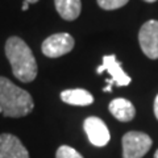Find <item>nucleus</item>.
Returning <instances> with one entry per match:
<instances>
[{"label":"nucleus","mask_w":158,"mask_h":158,"mask_svg":"<svg viewBox=\"0 0 158 158\" xmlns=\"http://www.w3.org/2000/svg\"><path fill=\"white\" fill-rule=\"evenodd\" d=\"M154 158H158V150L156 152V154H154Z\"/></svg>","instance_id":"18"},{"label":"nucleus","mask_w":158,"mask_h":158,"mask_svg":"<svg viewBox=\"0 0 158 158\" xmlns=\"http://www.w3.org/2000/svg\"><path fill=\"white\" fill-rule=\"evenodd\" d=\"M129 0H98V4L102 9L106 11H113V9H118L124 7Z\"/></svg>","instance_id":"13"},{"label":"nucleus","mask_w":158,"mask_h":158,"mask_svg":"<svg viewBox=\"0 0 158 158\" xmlns=\"http://www.w3.org/2000/svg\"><path fill=\"white\" fill-rule=\"evenodd\" d=\"M85 132L88 137L90 142L94 146H106L110 141V131L106 125V123L99 117L91 116L85 120Z\"/></svg>","instance_id":"7"},{"label":"nucleus","mask_w":158,"mask_h":158,"mask_svg":"<svg viewBox=\"0 0 158 158\" xmlns=\"http://www.w3.org/2000/svg\"><path fill=\"white\" fill-rule=\"evenodd\" d=\"M0 158H31L27 148L16 136L0 135Z\"/></svg>","instance_id":"8"},{"label":"nucleus","mask_w":158,"mask_h":158,"mask_svg":"<svg viewBox=\"0 0 158 158\" xmlns=\"http://www.w3.org/2000/svg\"><path fill=\"white\" fill-rule=\"evenodd\" d=\"M24 2H28L29 4H33V3H37L38 0H24Z\"/></svg>","instance_id":"16"},{"label":"nucleus","mask_w":158,"mask_h":158,"mask_svg":"<svg viewBox=\"0 0 158 158\" xmlns=\"http://www.w3.org/2000/svg\"><path fill=\"white\" fill-rule=\"evenodd\" d=\"M141 50L150 59L158 58V21L149 20L141 27L138 33Z\"/></svg>","instance_id":"6"},{"label":"nucleus","mask_w":158,"mask_h":158,"mask_svg":"<svg viewBox=\"0 0 158 158\" xmlns=\"http://www.w3.org/2000/svg\"><path fill=\"white\" fill-rule=\"evenodd\" d=\"M98 74H102L103 71H107L111 75V79L107 81V86L104 87V91H111L112 86L123 87L128 86L131 83V77L127 75V73L123 70L121 63L117 61L116 56H104L103 57V63L96 69Z\"/></svg>","instance_id":"4"},{"label":"nucleus","mask_w":158,"mask_h":158,"mask_svg":"<svg viewBox=\"0 0 158 158\" xmlns=\"http://www.w3.org/2000/svg\"><path fill=\"white\" fill-rule=\"evenodd\" d=\"M154 115L158 118V95L156 96V100H154Z\"/></svg>","instance_id":"14"},{"label":"nucleus","mask_w":158,"mask_h":158,"mask_svg":"<svg viewBox=\"0 0 158 158\" xmlns=\"http://www.w3.org/2000/svg\"><path fill=\"white\" fill-rule=\"evenodd\" d=\"M28 8H29V3L28 2H24L23 3V11H27Z\"/></svg>","instance_id":"15"},{"label":"nucleus","mask_w":158,"mask_h":158,"mask_svg":"<svg viewBox=\"0 0 158 158\" xmlns=\"http://www.w3.org/2000/svg\"><path fill=\"white\" fill-rule=\"evenodd\" d=\"M6 56L19 81L28 83L36 79L37 62L25 41L20 37H9L6 42Z\"/></svg>","instance_id":"1"},{"label":"nucleus","mask_w":158,"mask_h":158,"mask_svg":"<svg viewBox=\"0 0 158 158\" xmlns=\"http://www.w3.org/2000/svg\"><path fill=\"white\" fill-rule=\"evenodd\" d=\"M56 158H83V157L74 148L69 145H62L58 148V150L56 153Z\"/></svg>","instance_id":"12"},{"label":"nucleus","mask_w":158,"mask_h":158,"mask_svg":"<svg viewBox=\"0 0 158 158\" xmlns=\"http://www.w3.org/2000/svg\"><path fill=\"white\" fill-rule=\"evenodd\" d=\"M33 99L28 91L9 79L0 77V108L7 117H23L33 111Z\"/></svg>","instance_id":"2"},{"label":"nucleus","mask_w":158,"mask_h":158,"mask_svg":"<svg viewBox=\"0 0 158 158\" xmlns=\"http://www.w3.org/2000/svg\"><path fill=\"white\" fill-rule=\"evenodd\" d=\"M144 2H148V3H154L156 0H144Z\"/></svg>","instance_id":"17"},{"label":"nucleus","mask_w":158,"mask_h":158,"mask_svg":"<svg viewBox=\"0 0 158 158\" xmlns=\"http://www.w3.org/2000/svg\"><path fill=\"white\" fill-rule=\"evenodd\" d=\"M54 4L59 16L67 21L77 20L82 11L81 0H54Z\"/></svg>","instance_id":"10"},{"label":"nucleus","mask_w":158,"mask_h":158,"mask_svg":"<svg viewBox=\"0 0 158 158\" xmlns=\"http://www.w3.org/2000/svg\"><path fill=\"white\" fill-rule=\"evenodd\" d=\"M110 112L118 121H123V123H128L133 120V117L136 115L135 106L124 98H118L112 100L110 103Z\"/></svg>","instance_id":"9"},{"label":"nucleus","mask_w":158,"mask_h":158,"mask_svg":"<svg viewBox=\"0 0 158 158\" xmlns=\"http://www.w3.org/2000/svg\"><path fill=\"white\" fill-rule=\"evenodd\" d=\"M152 146V138L142 132H128L123 136V158H142Z\"/></svg>","instance_id":"3"},{"label":"nucleus","mask_w":158,"mask_h":158,"mask_svg":"<svg viewBox=\"0 0 158 158\" xmlns=\"http://www.w3.org/2000/svg\"><path fill=\"white\" fill-rule=\"evenodd\" d=\"M74 45L75 41L69 33H56L49 36L42 42L41 50L49 58H58L70 53L74 49Z\"/></svg>","instance_id":"5"},{"label":"nucleus","mask_w":158,"mask_h":158,"mask_svg":"<svg viewBox=\"0 0 158 158\" xmlns=\"http://www.w3.org/2000/svg\"><path fill=\"white\" fill-rule=\"evenodd\" d=\"M62 102L71 106H90L94 103V96L83 88H74V90H65L61 92Z\"/></svg>","instance_id":"11"}]
</instances>
